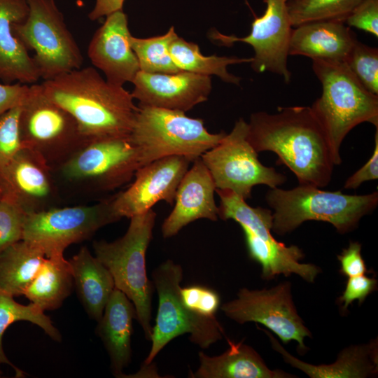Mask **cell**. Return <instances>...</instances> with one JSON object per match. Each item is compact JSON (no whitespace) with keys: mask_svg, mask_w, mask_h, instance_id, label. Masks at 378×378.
<instances>
[{"mask_svg":"<svg viewBox=\"0 0 378 378\" xmlns=\"http://www.w3.org/2000/svg\"><path fill=\"white\" fill-rule=\"evenodd\" d=\"M247 139L258 152L276 154L299 184L327 186L335 165L328 142L310 106H288L276 113L251 115Z\"/></svg>","mask_w":378,"mask_h":378,"instance_id":"1","label":"cell"},{"mask_svg":"<svg viewBox=\"0 0 378 378\" xmlns=\"http://www.w3.org/2000/svg\"><path fill=\"white\" fill-rule=\"evenodd\" d=\"M41 84L87 139L130 136L138 111L131 92L104 79L94 68L74 69Z\"/></svg>","mask_w":378,"mask_h":378,"instance_id":"2","label":"cell"},{"mask_svg":"<svg viewBox=\"0 0 378 378\" xmlns=\"http://www.w3.org/2000/svg\"><path fill=\"white\" fill-rule=\"evenodd\" d=\"M312 69L322 94L310 108L337 165L342 143L353 128L363 122L378 128V95L368 91L344 62L314 59Z\"/></svg>","mask_w":378,"mask_h":378,"instance_id":"3","label":"cell"},{"mask_svg":"<svg viewBox=\"0 0 378 378\" xmlns=\"http://www.w3.org/2000/svg\"><path fill=\"white\" fill-rule=\"evenodd\" d=\"M265 199L273 209L272 231L277 234L290 232L307 220L329 223L344 234L355 229L360 220L377 207L378 193L348 195L299 184L289 190L270 188Z\"/></svg>","mask_w":378,"mask_h":378,"instance_id":"4","label":"cell"},{"mask_svg":"<svg viewBox=\"0 0 378 378\" xmlns=\"http://www.w3.org/2000/svg\"><path fill=\"white\" fill-rule=\"evenodd\" d=\"M130 219L122 237L111 242L95 241L93 249L95 257L111 272L115 287L134 304L136 320L146 339L150 340L153 284L147 276L146 253L153 237L156 213L151 209Z\"/></svg>","mask_w":378,"mask_h":378,"instance_id":"5","label":"cell"},{"mask_svg":"<svg viewBox=\"0 0 378 378\" xmlns=\"http://www.w3.org/2000/svg\"><path fill=\"white\" fill-rule=\"evenodd\" d=\"M216 192L220 197L218 218L232 219L241 226L248 255L260 265L264 280L295 274L307 282L314 281L320 268L314 264L300 262L304 253L298 246H286L273 237L271 210L251 206L229 190L216 189Z\"/></svg>","mask_w":378,"mask_h":378,"instance_id":"6","label":"cell"},{"mask_svg":"<svg viewBox=\"0 0 378 378\" xmlns=\"http://www.w3.org/2000/svg\"><path fill=\"white\" fill-rule=\"evenodd\" d=\"M226 134L210 133L203 120L190 118L183 111L139 104L130 139L139 150L141 167L172 155L184 156L192 162Z\"/></svg>","mask_w":378,"mask_h":378,"instance_id":"7","label":"cell"},{"mask_svg":"<svg viewBox=\"0 0 378 378\" xmlns=\"http://www.w3.org/2000/svg\"><path fill=\"white\" fill-rule=\"evenodd\" d=\"M158 295V309L150 337L151 348L144 365L151 364L158 353L174 338L188 333L191 342L202 349L220 340L223 330L216 317L196 314L183 303L181 294L183 269L172 260L160 264L152 274Z\"/></svg>","mask_w":378,"mask_h":378,"instance_id":"8","label":"cell"},{"mask_svg":"<svg viewBox=\"0 0 378 378\" xmlns=\"http://www.w3.org/2000/svg\"><path fill=\"white\" fill-rule=\"evenodd\" d=\"M19 127L23 148L38 153L50 167H60L90 141L74 117L48 98L42 84L29 86Z\"/></svg>","mask_w":378,"mask_h":378,"instance_id":"9","label":"cell"},{"mask_svg":"<svg viewBox=\"0 0 378 378\" xmlns=\"http://www.w3.org/2000/svg\"><path fill=\"white\" fill-rule=\"evenodd\" d=\"M26 19L13 25L15 36L29 50L43 80L81 68L83 56L55 0H26Z\"/></svg>","mask_w":378,"mask_h":378,"instance_id":"10","label":"cell"},{"mask_svg":"<svg viewBox=\"0 0 378 378\" xmlns=\"http://www.w3.org/2000/svg\"><path fill=\"white\" fill-rule=\"evenodd\" d=\"M248 122L239 118L229 134L200 157L216 189L231 190L245 200L251 197L255 186L274 188L286 181L283 174L260 162L248 141Z\"/></svg>","mask_w":378,"mask_h":378,"instance_id":"11","label":"cell"},{"mask_svg":"<svg viewBox=\"0 0 378 378\" xmlns=\"http://www.w3.org/2000/svg\"><path fill=\"white\" fill-rule=\"evenodd\" d=\"M120 219L113 197L90 206L27 212L22 239L38 246L47 255L64 253L69 245L90 238L101 227Z\"/></svg>","mask_w":378,"mask_h":378,"instance_id":"12","label":"cell"},{"mask_svg":"<svg viewBox=\"0 0 378 378\" xmlns=\"http://www.w3.org/2000/svg\"><path fill=\"white\" fill-rule=\"evenodd\" d=\"M140 167L139 150L129 136L90 140L60 169L69 181L109 191L129 182Z\"/></svg>","mask_w":378,"mask_h":378,"instance_id":"13","label":"cell"},{"mask_svg":"<svg viewBox=\"0 0 378 378\" xmlns=\"http://www.w3.org/2000/svg\"><path fill=\"white\" fill-rule=\"evenodd\" d=\"M220 309L238 323L253 321L263 325L284 344L291 340L297 342L300 353L307 350L304 338L311 337L312 335L294 305L289 282L270 289L243 288L239 290L236 299L224 303Z\"/></svg>","mask_w":378,"mask_h":378,"instance_id":"14","label":"cell"},{"mask_svg":"<svg viewBox=\"0 0 378 378\" xmlns=\"http://www.w3.org/2000/svg\"><path fill=\"white\" fill-rule=\"evenodd\" d=\"M266 8L260 17H255L251 30L244 37L227 36L214 31L211 38L230 46L240 41L248 43L254 50L251 66L257 73L270 71L289 83L291 73L288 68L289 43L292 24L288 13V0H264Z\"/></svg>","mask_w":378,"mask_h":378,"instance_id":"15","label":"cell"},{"mask_svg":"<svg viewBox=\"0 0 378 378\" xmlns=\"http://www.w3.org/2000/svg\"><path fill=\"white\" fill-rule=\"evenodd\" d=\"M190 162L186 157L172 155L139 168L130 187L113 197L116 214L130 218L148 211L160 201L173 204Z\"/></svg>","mask_w":378,"mask_h":378,"instance_id":"16","label":"cell"},{"mask_svg":"<svg viewBox=\"0 0 378 378\" xmlns=\"http://www.w3.org/2000/svg\"><path fill=\"white\" fill-rule=\"evenodd\" d=\"M131 92L139 104L186 112L207 100L212 89L209 76L186 71L147 73L139 71Z\"/></svg>","mask_w":378,"mask_h":378,"instance_id":"17","label":"cell"},{"mask_svg":"<svg viewBox=\"0 0 378 378\" xmlns=\"http://www.w3.org/2000/svg\"><path fill=\"white\" fill-rule=\"evenodd\" d=\"M106 17L89 43L88 56L108 82L123 86L133 81L139 64L131 47L127 15L118 10Z\"/></svg>","mask_w":378,"mask_h":378,"instance_id":"18","label":"cell"},{"mask_svg":"<svg viewBox=\"0 0 378 378\" xmlns=\"http://www.w3.org/2000/svg\"><path fill=\"white\" fill-rule=\"evenodd\" d=\"M192 163L178 186L174 209L162 225L164 238L176 235L194 220L205 218L216 221L218 218L213 178L201 158Z\"/></svg>","mask_w":378,"mask_h":378,"instance_id":"19","label":"cell"},{"mask_svg":"<svg viewBox=\"0 0 378 378\" xmlns=\"http://www.w3.org/2000/svg\"><path fill=\"white\" fill-rule=\"evenodd\" d=\"M50 169L38 153L22 148L0 169V187L2 192L15 197L27 212L37 211V206L52 192Z\"/></svg>","mask_w":378,"mask_h":378,"instance_id":"20","label":"cell"},{"mask_svg":"<svg viewBox=\"0 0 378 378\" xmlns=\"http://www.w3.org/2000/svg\"><path fill=\"white\" fill-rule=\"evenodd\" d=\"M28 13L26 0H0V80L4 83L34 84L41 78L33 57L13 31Z\"/></svg>","mask_w":378,"mask_h":378,"instance_id":"21","label":"cell"},{"mask_svg":"<svg viewBox=\"0 0 378 378\" xmlns=\"http://www.w3.org/2000/svg\"><path fill=\"white\" fill-rule=\"evenodd\" d=\"M356 41L343 21L307 22L292 29L288 55L344 62Z\"/></svg>","mask_w":378,"mask_h":378,"instance_id":"22","label":"cell"},{"mask_svg":"<svg viewBox=\"0 0 378 378\" xmlns=\"http://www.w3.org/2000/svg\"><path fill=\"white\" fill-rule=\"evenodd\" d=\"M134 319H136L134 304L115 288L97 321L96 332L108 352L111 371L117 377L123 376L122 371L131 360Z\"/></svg>","mask_w":378,"mask_h":378,"instance_id":"23","label":"cell"},{"mask_svg":"<svg viewBox=\"0 0 378 378\" xmlns=\"http://www.w3.org/2000/svg\"><path fill=\"white\" fill-rule=\"evenodd\" d=\"M229 348L222 354L209 356L199 352L200 365L193 378H290L281 370L270 369L251 346L227 339Z\"/></svg>","mask_w":378,"mask_h":378,"instance_id":"24","label":"cell"},{"mask_svg":"<svg viewBox=\"0 0 378 378\" xmlns=\"http://www.w3.org/2000/svg\"><path fill=\"white\" fill-rule=\"evenodd\" d=\"M272 348L279 353L284 361L300 370L312 378H365L375 375L378 371L377 340L368 344L344 349L337 360L329 365H312L296 358L280 344L268 331L264 330Z\"/></svg>","mask_w":378,"mask_h":378,"instance_id":"25","label":"cell"},{"mask_svg":"<svg viewBox=\"0 0 378 378\" xmlns=\"http://www.w3.org/2000/svg\"><path fill=\"white\" fill-rule=\"evenodd\" d=\"M69 261L78 298L88 316L98 321L115 288L113 278L85 246Z\"/></svg>","mask_w":378,"mask_h":378,"instance_id":"26","label":"cell"},{"mask_svg":"<svg viewBox=\"0 0 378 378\" xmlns=\"http://www.w3.org/2000/svg\"><path fill=\"white\" fill-rule=\"evenodd\" d=\"M74 286L69 261L64 258V253H54L46 255L23 295L44 312L55 310L71 293Z\"/></svg>","mask_w":378,"mask_h":378,"instance_id":"27","label":"cell"},{"mask_svg":"<svg viewBox=\"0 0 378 378\" xmlns=\"http://www.w3.org/2000/svg\"><path fill=\"white\" fill-rule=\"evenodd\" d=\"M46 253L38 246L20 240L0 253V292L18 297L33 281Z\"/></svg>","mask_w":378,"mask_h":378,"instance_id":"28","label":"cell"},{"mask_svg":"<svg viewBox=\"0 0 378 378\" xmlns=\"http://www.w3.org/2000/svg\"><path fill=\"white\" fill-rule=\"evenodd\" d=\"M169 52L175 64L181 71L211 76H218L223 81L239 85L241 78L228 72L229 65L251 62V58L220 57L216 55L204 56L197 44L177 36L171 43Z\"/></svg>","mask_w":378,"mask_h":378,"instance_id":"29","label":"cell"},{"mask_svg":"<svg viewBox=\"0 0 378 378\" xmlns=\"http://www.w3.org/2000/svg\"><path fill=\"white\" fill-rule=\"evenodd\" d=\"M25 321L39 326L53 340L61 342L62 335L44 311L33 302L24 305L17 302L14 297L0 292V363L12 367L16 377H24V372L19 370L5 355L2 338L6 329L16 321Z\"/></svg>","mask_w":378,"mask_h":378,"instance_id":"30","label":"cell"},{"mask_svg":"<svg viewBox=\"0 0 378 378\" xmlns=\"http://www.w3.org/2000/svg\"><path fill=\"white\" fill-rule=\"evenodd\" d=\"M177 36L174 27L161 36L146 38L131 36V47L138 59L140 71L163 74L181 71L174 62L169 52L170 44Z\"/></svg>","mask_w":378,"mask_h":378,"instance_id":"31","label":"cell"},{"mask_svg":"<svg viewBox=\"0 0 378 378\" xmlns=\"http://www.w3.org/2000/svg\"><path fill=\"white\" fill-rule=\"evenodd\" d=\"M363 0H291L288 1L293 27L319 20H340L346 17Z\"/></svg>","mask_w":378,"mask_h":378,"instance_id":"32","label":"cell"},{"mask_svg":"<svg viewBox=\"0 0 378 378\" xmlns=\"http://www.w3.org/2000/svg\"><path fill=\"white\" fill-rule=\"evenodd\" d=\"M362 85L378 95V49L355 42L344 62Z\"/></svg>","mask_w":378,"mask_h":378,"instance_id":"33","label":"cell"},{"mask_svg":"<svg viewBox=\"0 0 378 378\" xmlns=\"http://www.w3.org/2000/svg\"><path fill=\"white\" fill-rule=\"evenodd\" d=\"M27 214L15 197L2 192L0 199V253L22 239Z\"/></svg>","mask_w":378,"mask_h":378,"instance_id":"34","label":"cell"},{"mask_svg":"<svg viewBox=\"0 0 378 378\" xmlns=\"http://www.w3.org/2000/svg\"><path fill=\"white\" fill-rule=\"evenodd\" d=\"M20 110L21 105L0 116V169L23 148L19 127Z\"/></svg>","mask_w":378,"mask_h":378,"instance_id":"35","label":"cell"},{"mask_svg":"<svg viewBox=\"0 0 378 378\" xmlns=\"http://www.w3.org/2000/svg\"><path fill=\"white\" fill-rule=\"evenodd\" d=\"M180 294L185 305L192 312L204 317H216L220 303L216 290L202 285H191L181 288Z\"/></svg>","mask_w":378,"mask_h":378,"instance_id":"36","label":"cell"},{"mask_svg":"<svg viewBox=\"0 0 378 378\" xmlns=\"http://www.w3.org/2000/svg\"><path fill=\"white\" fill-rule=\"evenodd\" d=\"M345 24L378 36V0H363L345 19Z\"/></svg>","mask_w":378,"mask_h":378,"instance_id":"37","label":"cell"},{"mask_svg":"<svg viewBox=\"0 0 378 378\" xmlns=\"http://www.w3.org/2000/svg\"><path fill=\"white\" fill-rule=\"evenodd\" d=\"M377 288V280L365 274L349 277L339 303L343 311H346L349 305L354 300L362 303L365 298Z\"/></svg>","mask_w":378,"mask_h":378,"instance_id":"38","label":"cell"},{"mask_svg":"<svg viewBox=\"0 0 378 378\" xmlns=\"http://www.w3.org/2000/svg\"><path fill=\"white\" fill-rule=\"evenodd\" d=\"M337 259L340 263V272L348 278L369 272L361 255V244L357 241L350 242L337 255Z\"/></svg>","mask_w":378,"mask_h":378,"instance_id":"39","label":"cell"},{"mask_svg":"<svg viewBox=\"0 0 378 378\" xmlns=\"http://www.w3.org/2000/svg\"><path fill=\"white\" fill-rule=\"evenodd\" d=\"M378 178V128H376L374 136V148L368 162L344 183V188L356 189L363 182Z\"/></svg>","mask_w":378,"mask_h":378,"instance_id":"40","label":"cell"},{"mask_svg":"<svg viewBox=\"0 0 378 378\" xmlns=\"http://www.w3.org/2000/svg\"><path fill=\"white\" fill-rule=\"evenodd\" d=\"M29 86L20 83H0V116L22 104Z\"/></svg>","mask_w":378,"mask_h":378,"instance_id":"41","label":"cell"},{"mask_svg":"<svg viewBox=\"0 0 378 378\" xmlns=\"http://www.w3.org/2000/svg\"><path fill=\"white\" fill-rule=\"evenodd\" d=\"M125 0H96L88 18L94 21L118 10H122Z\"/></svg>","mask_w":378,"mask_h":378,"instance_id":"42","label":"cell"},{"mask_svg":"<svg viewBox=\"0 0 378 378\" xmlns=\"http://www.w3.org/2000/svg\"><path fill=\"white\" fill-rule=\"evenodd\" d=\"M1 195H2V190H1V188L0 187V199H1Z\"/></svg>","mask_w":378,"mask_h":378,"instance_id":"43","label":"cell"},{"mask_svg":"<svg viewBox=\"0 0 378 378\" xmlns=\"http://www.w3.org/2000/svg\"><path fill=\"white\" fill-rule=\"evenodd\" d=\"M1 375H2V372H1V370H0V377H1Z\"/></svg>","mask_w":378,"mask_h":378,"instance_id":"44","label":"cell"},{"mask_svg":"<svg viewBox=\"0 0 378 378\" xmlns=\"http://www.w3.org/2000/svg\"><path fill=\"white\" fill-rule=\"evenodd\" d=\"M291 1V0H288V1Z\"/></svg>","mask_w":378,"mask_h":378,"instance_id":"45","label":"cell"}]
</instances>
